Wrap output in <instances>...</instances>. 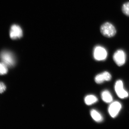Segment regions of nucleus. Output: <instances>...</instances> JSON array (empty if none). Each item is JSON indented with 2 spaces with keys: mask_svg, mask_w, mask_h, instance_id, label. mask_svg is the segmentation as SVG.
I'll return each instance as SVG.
<instances>
[{
  "mask_svg": "<svg viewBox=\"0 0 129 129\" xmlns=\"http://www.w3.org/2000/svg\"><path fill=\"white\" fill-rule=\"evenodd\" d=\"M93 56L96 60L98 61L104 60L107 58V52L104 47L97 46L94 49Z\"/></svg>",
  "mask_w": 129,
  "mask_h": 129,
  "instance_id": "obj_3",
  "label": "nucleus"
},
{
  "mask_svg": "<svg viewBox=\"0 0 129 129\" xmlns=\"http://www.w3.org/2000/svg\"><path fill=\"white\" fill-rule=\"evenodd\" d=\"M122 11L125 15L129 17V2L125 3L123 5Z\"/></svg>",
  "mask_w": 129,
  "mask_h": 129,
  "instance_id": "obj_13",
  "label": "nucleus"
},
{
  "mask_svg": "<svg viewBox=\"0 0 129 129\" xmlns=\"http://www.w3.org/2000/svg\"><path fill=\"white\" fill-rule=\"evenodd\" d=\"M6 85L4 83L0 82V93H2L4 92L6 90Z\"/></svg>",
  "mask_w": 129,
  "mask_h": 129,
  "instance_id": "obj_14",
  "label": "nucleus"
},
{
  "mask_svg": "<svg viewBox=\"0 0 129 129\" xmlns=\"http://www.w3.org/2000/svg\"><path fill=\"white\" fill-rule=\"evenodd\" d=\"M0 58L2 62L7 67H13L15 64V59L14 55L7 51H3L0 53Z\"/></svg>",
  "mask_w": 129,
  "mask_h": 129,
  "instance_id": "obj_2",
  "label": "nucleus"
},
{
  "mask_svg": "<svg viewBox=\"0 0 129 129\" xmlns=\"http://www.w3.org/2000/svg\"><path fill=\"white\" fill-rule=\"evenodd\" d=\"M122 106L120 103L118 102L113 103L109 106L108 109V112L110 115L113 118H114L118 115Z\"/></svg>",
  "mask_w": 129,
  "mask_h": 129,
  "instance_id": "obj_7",
  "label": "nucleus"
},
{
  "mask_svg": "<svg viewBox=\"0 0 129 129\" xmlns=\"http://www.w3.org/2000/svg\"><path fill=\"white\" fill-rule=\"evenodd\" d=\"M85 102L87 105H91L98 101L97 98L93 95H89L85 98Z\"/></svg>",
  "mask_w": 129,
  "mask_h": 129,
  "instance_id": "obj_11",
  "label": "nucleus"
},
{
  "mask_svg": "<svg viewBox=\"0 0 129 129\" xmlns=\"http://www.w3.org/2000/svg\"><path fill=\"white\" fill-rule=\"evenodd\" d=\"M112 76L108 72H105L102 74L97 75L95 78V80L97 84H101L104 81H109L111 80Z\"/></svg>",
  "mask_w": 129,
  "mask_h": 129,
  "instance_id": "obj_8",
  "label": "nucleus"
},
{
  "mask_svg": "<svg viewBox=\"0 0 129 129\" xmlns=\"http://www.w3.org/2000/svg\"><path fill=\"white\" fill-rule=\"evenodd\" d=\"M101 96L103 101L105 102L109 103L112 101V96L108 91L105 90L102 92Z\"/></svg>",
  "mask_w": 129,
  "mask_h": 129,
  "instance_id": "obj_9",
  "label": "nucleus"
},
{
  "mask_svg": "<svg viewBox=\"0 0 129 129\" xmlns=\"http://www.w3.org/2000/svg\"><path fill=\"white\" fill-rule=\"evenodd\" d=\"M23 35V31L20 26L14 24L12 25L10 30V36L12 39H19Z\"/></svg>",
  "mask_w": 129,
  "mask_h": 129,
  "instance_id": "obj_6",
  "label": "nucleus"
},
{
  "mask_svg": "<svg viewBox=\"0 0 129 129\" xmlns=\"http://www.w3.org/2000/svg\"><path fill=\"white\" fill-rule=\"evenodd\" d=\"M90 115L93 119L96 122H101L103 120L102 116L96 110L92 109L90 112Z\"/></svg>",
  "mask_w": 129,
  "mask_h": 129,
  "instance_id": "obj_10",
  "label": "nucleus"
},
{
  "mask_svg": "<svg viewBox=\"0 0 129 129\" xmlns=\"http://www.w3.org/2000/svg\"><path fill=\"white\" fill-rule=\"evenodd\" d=\"M100 31L103 35L108 38L114 37L117 33L114 26L109 22L103 24L100 28Z\"/></svg>",
  "mask_w": 129,
  "mask_h": 129,
  "instance_id": "obj_1",
  "label": "nucleus"
},
{
  "mask_svg": "<svg viewBox=\"0 0 129 129\" xmlns=\"http://www.w3.org/2000/svg\"><path fill=\"white\" fill-rule=\"evenodd\" d=\"M7 66L3 62H0V75H3L7 73Z\"/></svg>",
  "mask_w": 129,
  "mask_h": 129,
  "instance_id": "obj_12",
  "label": "nucleus"
},
{
  "mask_svg": "<svg viewBox=\"0 0 129 129\" xmlns=\"http://www.w3.org/2000/svg\"><path fill=\"white\" fill-rule=\"evenodd\" d=\"M115 90L118 96L121 99H124L128 96V92L124 89L123 82L121 80H118L115 83Z\"/></svg>",
  "mask_w": 129,
  "mask_h": 129,
  "instance_id": "obj_5",
  "label": "nucleus"
},
{
  "mask_svg": "<svg viewBox=\"0 0 129 129\" xmlns=\"http://www.w3.org/2000/svg\"><path fill=\"white\" fill-rule=\"evenodd\" d=\"M113 58L117 65L120 67L123 65L125 63L126 55L123 51L119 50L114 53Z\"/></svg>",
  "mask_w": 129,
  "mask_h": 129,
  "instance_id": "obj_4",
  "label": "nucleus"
}]
</instances>
